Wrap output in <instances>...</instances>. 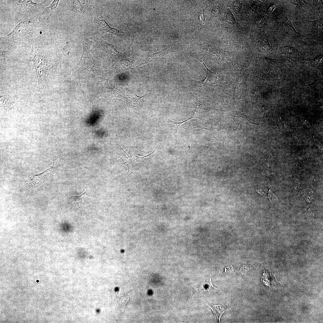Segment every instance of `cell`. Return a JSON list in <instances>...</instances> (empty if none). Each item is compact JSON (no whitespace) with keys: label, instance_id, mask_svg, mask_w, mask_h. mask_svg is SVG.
I'll list each match as a JSON object with an SVG mask.
<instances>
[{"label":"cell","instance_id":"obj_16","mask_svg":"<svg viewBox=\"0 0 323 323\" xmlns=\"http://www.w3.org/2000/svg\"><path fill=\"white\" fill-rule=\"evenodd\" d=\"M194 97L195 102L196 105V107L193 114L191 117L192 118H198L201 120L206 110V106L202 102L198 100L194 96Z\"/></svg>","mask_w":323,"mask_h":323},{"label":"cell","instance_id":"obj_1","mask_svg":"<svg viewBox=\"0 0 323 323\" xmlns=\"http://www.w3.org/2000/svg\"><path fill=\"white\" fill-rule=\"evenodd\" d=\"M30 54L38 80L37 88L45 89L49 84L57 55L39 45L33 46Z\"/></svg>","mask_w":323,"mask_h":323},{"label":"cell","instance_id":"obj_25","mask_svg":"<svg viewBox=\"0 0 323 323\" xmlns=\"http://www.w3.org/2000/svg\"><path fill=\"white\" fill-rule=\"evenodd\" d=\"M312 25L313 28L317 31L322 32V21H317L312 22Z\"/></svg>","mask_w":323,"mask_h":323},{"label":"cell","instance_id":"obj_12","mask_svg":"<svg viewBox=\"0 0 323 323\" xmlns=\"http://www.w3.org/2000/svg\"><path fill=\"white\" fill-rule=\"evenodd\" d=\"M60 1L59 0H54L49 6L43 10L40 14L39 20L45 25H48L54 12L57 8Z\"/></svg>","mask_w":323,"mask_h":323},{"label":"cell","instance_id":"obj_10","mask_svg":"<svg viewBox=\"0 0 323 323\" xmlns=\"http://www.w3.org/2000/svg\"><path fill=\"white\" fill-rule=\"evenodd\" d=\"M120 89L126 99V106L131 108L138 107L140 105L138 103L139 100L143 99L145 96H138L133 91L127 88L120 87Z\"/></svg>","mask_w":323,"mask_h":323},{"label":"cell","instance_id":"obj_15","mask_svg":"<svg viewBox=\"0 0 323 323\" xmlns=\"http://www.w3.org/2000/svg\"><path fill=\"white\" fill-rule=\"evenodd\" d=\"M283 23L286 27V32L288 33L290 36L293 39L301 42V39L299 33L295 30L292 23L288 20L286 16L284 17Z\"/></svg>","mask_w":323,"mask_h":323},{"label":"cell","instance_id":"obj_20","mask_svg":"<svg viewBox=\"0 0 323 323\" xmlns=\"http://www.w3.org/2000/svg\"><path fill=\"white\" fill-rule=\"evenodd\" d=\"M206 304L211 309L213 312L216 315L220 322L221 317L225 310L223 307L220 305L213 306Z\"/></svg>","mask_w":323,"mask_h":323},{"label":"cell","instance_id":"obj_5","mask_svg":"<svg viewBox=\"0 0 323 323\" xmlns=\"http://www.w3.org/2000/svg\"><path fill=\"white\" fill-rule=\"evenodd\" d=\"M31 23L30 20H27L16 23L10 33L1 38L2 40L7 43H13L23 39L30 33L32 28Z\"/></svg>","mask_w":323,"mask_h":323},{"label":"cell","instance_id":"obj_24","mask_svg":"<svg viewBox=\"0 0 323 323\" xmlns=\"http://www.w3.org/2000/svg\"><path fill=\"white\" fill-rule=\"evenodd\" d=\"M281 51L284 54H290L295 52L297 50L295 48L287 46H282L280 48Z\"/></svg>","mask_w":323,"mask_h":323},{"label":"cell","instance_id":"obj_2","mask_svg":"<svg viewBox=\"0 0 323 323\" xmlns=\"http://www.w3.org/2000/svg\"><path fill=\"white\" fill-rule=\"evenodd\" d=\"M82 44V55L75 68L83 74L88 75L97 73L98 70V65L91 54L89 40L85 39L83 40Z\"/></svg>","mask_w":323,"mask_h":323},{"label":"cell","instance_id":"obj_21","mask_svg":"<svg viewBox=\"0 0 323 323\" xmlns=\"http://www.w3.org/2000/svg\"><path fill=\"white\" fill-rule=\"evenodd\" d=\"M222 2H218V3L215 4L212 8L211 12V17L218 16L221 13V9L223 5Z\"/></svg>","mask_w":323,"mask_h":323},{"label":"cell","instance_id":"obj_23","mask_svg":"<svg viewBox=\"0 0 323 323\" xmlns=\"http://www.w3.org/2000/svg\"><path fill=\"white\" fill-rule=\"evenodd\" d=\"M226 20L229 24L233 25L235 22V19L231 10L228 9L225 14Z\"/></svg>","mask_w":323,"mask_h":323},{"label":"cell","instance_id":"obj_28","mask_svg":"<svg viewBox=\"0 0 323 323\" xmlns=\"http://www.w3.org/2000/svg\"><path fill=\"white\" fill-rule=\"evenodd\" d=\"M322 57H319L313 61V64H314V65L318 66L322 65Z\"/></svg>","mask_w":323,"mask_h":323},{"label":"cell","instance_id":"obj_18","mask_svg":"<svg viewBox=\"0 0 323 323\" xmlns=\"http://www.w3.org/2000/svg\"><path fill=\"white\" fill-rule=\"evenodd\" d=\"M197 58L200 61H201L204 65V66L206 68L207 72V76L205 80L202 83L205 85H209L212 84H213L215 82L216 79V74L213 72H212L210 71L206 66L204 63L203 61L199 58Z\"/></svg>","mask_w":323,"mask_h":323},{"label":"cell","instance_id":"obj_26","mask_svg":"<svg viewBox=\"0 0 323 323\" xmlns=\"http://www.w3.org/2000/svg\"><path fill=\"white\" fill-rule=\"evenodd\" d=\"M191 118H192L191 117L190 118H188V119H186V120H185V121H181V122H176V121H165L167 122H168V123H169L174 124H176V125L177 128H176V130L175 132H174V133H175L176 132H177L178 128L179 127L180 125H181L182 123H183L184 122L188 121V120H189V119H191Z\"/></svg>","mask_w":323,"mask_h":323},{"label":"cell","instance_id":"obj_27","mask_svg":"<svg viewBox=\"0 0 323 323\" xmlns=\"http://www.w3.org/2000/svg\"><path fill=\"white\" fill-rule=\"evenodd\" d=\"M291 1L293 4L300 7H302L306 3V1L304 0H293Z\"/></svg>","mask_w":323,"mask_h":323},{"label":"cell","instance_id":"obj_6","mask_svg":"<svg viewBox=\"0 0 323 323\" xmlns=\"http://www.w3.org/2000/svg\"><path fill=\"white\" fill-rule=\"evenodd\" d=\"M122 150L123 156L120 157L124 162V164L128 168V171L136 170L141 168L146 162L148 159V157L153 153L155 150L149 155L145 156H140L135 155L128 153L121 147Z\"/></svg>","mask_w":323,"mask_h":323},{"label":"cell","instance_id":"obj_3","mask_svg":"<svg viewBox=\"0 0 323 323\" xmlns=\"http://www.w3.org/2000/svg\"><path fill=\"white\" fill-rule=\"evenodd\" d=\"M89 39L95 43L93 49L97 51L105 52L110 57L113 63L118 62L126 57L128 49L124 53H121L118 51L114 45L106 42L101 37L95 36L91 37Z\"/></svg>","mask_w":323,"mask_h":323},{"label":"cell","instance_id":"obj_9","mask_svg":"<svg viewBox=\"0 0 323 323\" xmlns=\"http://www.w3.org/2000/svg\"><path fill=\"white\" fill-rule=\"evenodd\" d=\"M172 46H169L159 52L148 54L140 59L137 63L135 68L147 63L155 61L162 56L174 51Z\"/></svg>","mask_w":323,"mask_h":323},{"label":"cell","instance_id":"obj_13","mask_svg":"<svg viewBox=\"0 0 323 323\" xmlns=\"http://www.w3.org/2000/svg\"><path fill=\"white\" fill-rule=\"evenodd\" d=\"M16 8L20 10L26 11L36 8L40 5L34 2L33 0H13Z\"/></svg>","mask_w":323,"mask_h":323},{"label":"cell","instance_id":"obj_30","mask_svg":"<svg viewBox=\"0 0 323 323\" xmlns=\"http://www.w3.org/2000/svg\"><path fill=\"white\" fill-rule=\"evenodd\" d=\"M276 7V6L275 5H273L269 9V11L270 13L273 12V10H274Z\"/></svg>","mask_w":323,"mask_h":323},{"label":"cell","instance_id":"obj_14","mask_svg":"<svg viewBox=\"0 0 323 323\" xmlns=\"http://www.w3.org/2000/svg\"><path fill=\"white\" fill-rule=\"evenodd\" d=\"M53 169L51 167L40 174L32 176L30 177V180L29 184V187L30 188L41 183L47 177L48 175V174Z\"/></svg>","mask_w":323,"mask_h":323},{"label":"cell","instance_id":"obj_29","mask_svg":"<svg viewBox=\"0 0 323 323\" xmlns=\"http://www.w3.org/2000/svg\"><path fill=\"white\" fill-rule=\"evenodd\" d=\"M199 18L202 24H204L205 23V19L204 9L202 12L199 13Z\"/></svg>","mask_w":323,"mask_h":323},{"label":"cell","instance_id":"obj_19","mask_svg":"<svg viewBox=\"0 0 323 323\" xmlns=\"http://www.w3.org/2000/svg\"><path fill=\"white\" fill-rule=\"evenodd\" d=\"M199 292L207 291L213 290L214 289H217L212 284L211 278L209 280H206L201 282L199 286Z\"/></svg>","mask_w":323,"mask_h":323},{"label":"cell","instance_id":"obj_4","mask_svg":"<svg viewBox=\"0 0 323 323\" xmlns=\"http://www.w3.org/2000/svg\"><path fill=\"white\" fill-rule=\"evenodd\" d=\"M94 19L92 22L93 28L103 35L109 33L116 36L123 40H126V34L117 28L110 26L104 19L101 13L99 12L94 13Z\"/></svg>","mask_w":323,"mask_h":323},{"label":"cell","instance_id":"obj_8","mask_svg":"<svg viewBox=\"0 0 323 323\" xmlns=\"http://www.w3.org/2000/svg\"><path fill=\"white\" fill-rule=\"evenodd\" d=\"M100 97L109 98L118 97L124 99V97L117 93L109 86L107 80L102 82L100 83L97 92L91 101L89 105L92 104L94 100Z\"/></svg>","mask_w":323,"mask_h":323},{"label":"cell","instance_id":"obj_7","mask_svg":"<svg viewBox=\"0 0 323 323\" xmlns=\"http://www.w3.org/2000/svg\"><path fill=\"white\" fill-rule=\"evenodd\" d=\"M146 50L140 51L130 57L124 58L118 62L113 63L111 67L112 70L115 73H118L133 68L132 66L135 61Z\"/></svg>","mask_w":323,"mask_h":323},{"label":"cell","instance_id":"obj_11","mask_svg":"<svg viewBox=\"0 0 323 323\" xmlns=\"http://www.w3.org/2000/svg\"><path fill=\"white\" fill-rule=\"evenodd\" d=\"M89 0H71V7L74 12L79 14L88 13L92 9L91 2Z\"/></svg>","mask_w":323,"mask_h":323},{"label":"cell","instance_id":"obj_17","mask_svg":"<svg viewBox=\"0 0 323 323\" xmlns=\"http://www.w3.org/2000/svg\"><path fill=\"white\" fill-rule=\"evenodd\" d=\"M0 107H7L10 109H11L13 106V100L12 97L8 95H0Z\"/></svg>","mask_w":323,"mask_h":323},{"label":"cell","instance_id":"obj_22","mask_svg":"<svg viewBox=\"0 0 323 323\" xmlns=\"http://www.w3.org/2000/svg\"><path fill=\"white\" fill-rule=\"evenodd\" d=\"M235 121L237 125V128L239 127L240 129H242L247 128L250 126V124H255L250 122L247 119L243 121L241 120L239 121L236 119Z\"/></svg>","mask_w":323,"mask_h":323}]
</instances>
